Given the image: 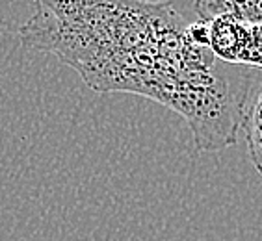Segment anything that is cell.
Wrapping results in <instances>:
<instances>
[{"mask_svg":"<svg viewBox=\"0 0 262 241\" xmlns=\"http://www.w3.org/2000/svg\"><path fill=\"white\" fill-rule=\"evenodd\" d=\"M20 26L23 45L52 52L99 93H132L184 117L199 152L236 145L246 110L216 73L210 49L190 41L171 2L35 0Z\"/></svg>","mask_w":262,"mask_h":241,"instance_id":"obj_1","label":"cell"},{"mask_svg":"<svg viewBox=\"0 0 262 241\" xmlns=\"http://www.w3.org/2000/svg\"><path fill=\"white\" fill-rule=\"evenodd\" d=\"M195 13L207 22L229 15L246 25L262 26V0H195Z\"/></svg>","mask_w":262,"mask_h":241,"instance_id":"obj_2","label":"cell"},{"mask_svg":"<svg viewBox=\"0 0 262 241\" xmlns=\"http://www.w3.org/2000/svg\"><path fill=\"white\" fill-rule=\"evenodd\" d=\"M242 128L246 132L247 152H249L251 163L262 176V87L244 110Z\"/></svg>","mask_w":262,"mask_h":241,"instance_id":"obj_3","label":"cell"},{"mask_svg":"<svg viewBox=\"0 0 262 241\" xmlns=\"http://www.w3.org/2000/svg\"><path fill=\"white\" fill-rule=\"evenodd\" d=\"M236 63L262 69V26L247 25Z\"/></svg>","mask_w":262,"mask_h":241,"instance_id":"obj_4","label":"cell"},{"mask_svg":"<svg viewBox=\"0 0 262 241\" xmlns=\"http://www.w3.org/2000/svg\"><path fill=\"white\" fill-rule=\"evenodd\" d=\"M186 34L192 43L208 49V43H210V25H208L207 20H197V22L188 25Z\"/></svg>","mask_w":262,"mask_h":241,"instance_id":"obj_5","label":"cell"}]
</instances>
